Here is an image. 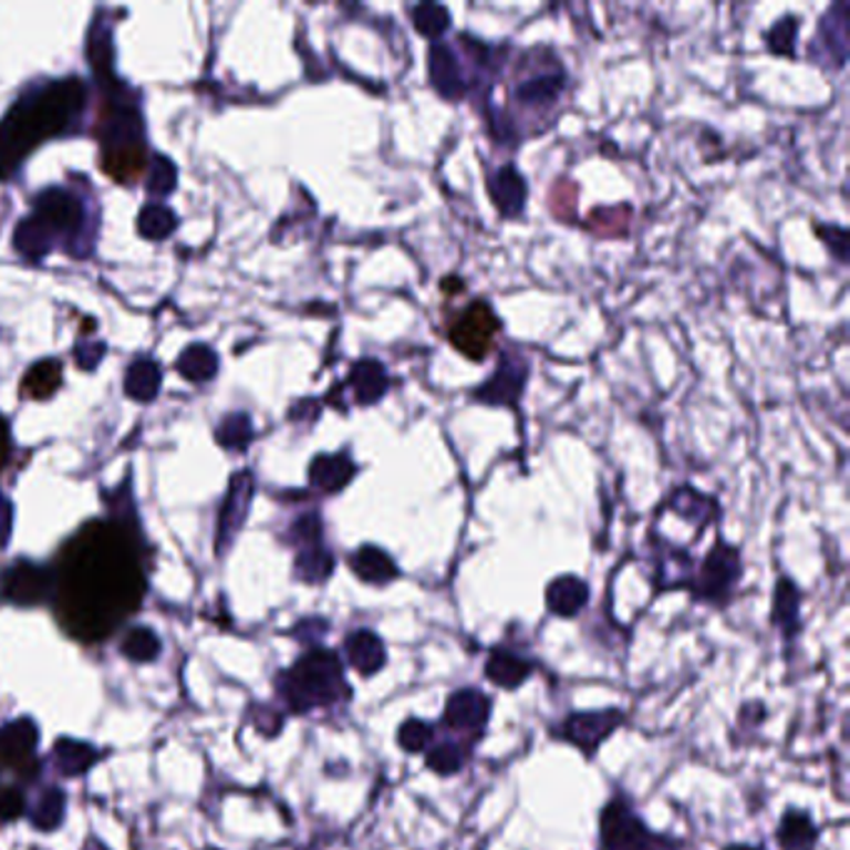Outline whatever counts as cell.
<instances>
[{
	"mask_svg": "<svg viewBox=\"0 0 850 850\" xmlns=\"http://www.w3.org/2000/svg\"><path fill=\"white\" fill-rule=\"evenodd\" d=\"M11 521H13L11 501H8L6 497H0V549L6 547L8 537H11Z\"/></svg>",
	"mask_w": 850,
	"mask_h": 850,
	"instance_id": "cell-47",
	"label": "cell"
},
{
	"mask_svg": "<svg viewBox=\"0 0 850 850\" xmlns=\"http://www.w3.org/2000/svg\"><path fill=\"white\" fill-rule=\"evenodd\" d=\"M818 235L823 237V242L830 252L836 255V262L846 265L848 262V232L843 230V227H818Z\"/></svg>",
	"mask_w": 850,
	"mask_h": 850,
	"instance_id": "cell-44",
	"label": "cell"
},
{
	"mask_svg": "<svg viewBox=\"0 0 850 850\" xmlns=\"http://www.w3.org/2000/svg\"><path fill=\"white\" fill-rule=\"evenodd\" d=\"M280 696L294 714H310L314 708H330L350 698L344 668L338 654L328 649H310L294 661L292 668L277 678Z\"/></svg>",
	"mask_w": 850,
	"mask_h": 850,
	"instance_id": "cell-4",
	"label": "cell"
},
{
	"mask_svg": "<svg viewBox=\"0 0 850 850\" xmlns=\"http://www.w3.org/2000/svg\"><path fill=\"white\" fill-rule=\"evenodd\" d=\"M501 332V322L489 302L474 300L449 320V342L464 357L484 362L491 354Z\"/></svg>",
	"mask_w": 850,
	"mask_h": 850,
	"instance_id": "cell-5",
	"label": "cell"
},
{
	"mask_svg": "<svg viewBox=\"0 0 850 850\" xmlns=\"http://www.w3.org/2000/svg\"><path fill=\"white\" fill-rule=\"evenodd\" d=\"M163 374L151 357H137L125 372V394L135 402H153L160 392Z\"/></svg>",
	"mask_w": 850,
	"mask_h": 850,
	"instance_id": "cell-25",
	"label": "cell"
},
{
	"mask_svg": "<svg viewBox=\"0 0 850 850\" xmlns=\"http://www.w3.org/2000/svg\"><path fill=\"white\" fill-rule=\"evenodd\" d=\"M726 850H764V848H756V846H728Z\"/></svg>",
	"mask_w": 850,
	"mask_h": 850,
	"instance_id": "cell-48",
	"label": "cell"
},
{
	"mask_svg": "<svg viewBox=\"0 0 850 850\" xmlns=\"http://www.w3.org/2000/svg\"><path fill=\"white\" fill-rule=\"evenodd\" d=\"M33 217L45 227V232L53 237H75L83 230L85 210L83 203L77 200L73 193L61 190V187H51L35 197V212Z\"/></svg>",
	"mask_w": 850,
	"mask_h": 850,
	"instance_id": "cell-10",
	"label": "cell"
},
{
	"mask_svg": "<svg viewBox=\"0 0 850 850\" xmlns=\"http://www.w3.org/2000/svg\"><path fill=\"white\" fill-rule=\"evenodd\" d=\"M599 826L604 850H656V836L621 798L609 800L601 810Z\"/></svg>",
	"mask_w": 850,
	"mask_h": 850,
	"instance_id": "cell-8",
	"label": "cell"
},
{
	"mask_svg": "<svg viewBox=\"0 0 850 850\" xmlns=\"http://www.w3.org/2000/svg\"><path fill=\"white\" fill-rule=\"evenodd\" d=\"M292 541H298L302 549L312 547V543H322V521L318 514H308V517L294 521Z\"/></svg>",
	"mask_w": 850,
	"mask_h": 850,
	"instance_id": "cell-42",
	"label": "cell"
},
{
	"mask_svg": "<svg viewBox=\"0 0 850 850\" xmlns=\"http://www.w3.org/2000/svg\"><path fill=\"white\" fill-rule=\"evenodd\" d=\"M543 599H547V609L553 616L571 619L581 614V609L589 604V587L584 579L563 574L551 581Z\"/></svg>",
	"mask_w": 850,
	"mask_h": 850,
	"instance_id": "cell-22",
	"label": "cell"
},
{
	"mask_svg": "<svg viewBox=\"0 0 850 850\" xmlns=\"http://www.w3.org/2000/svg\"><path fill=\"white\" fill-rule=\"evenodd\" d=\"M103 354H105V344H103V342L83 340V342L75 348L77 367H83V370H95V367H97V362L103 360Z\"/></svg>",
	"mask_w": 850,
	"mask_h": 850,
	"instance_id": "cell-45",
	"label": "cell"
},
{
	"mask_svg": "<svg viewBox=\"0 0 850 850\" xmlns=\"http://www.w3.org/2000/svg\"><path fill=\"white\" fill-rule=\"evenodd\" d=\"M348 384L354 402L362 404V407H370V404H377L390 392V374L377 360H360L350 370Z\"/></svg>",
	"mask_w": 850,
	"mask_h": 850,
	"instance_id": "cell-21",
	"label": "cell"
},
{
	"mask_svg": "<svg viewBox=\"0 0 850 850\" xmlns=\"http://www.w3.org/2000/svg\"><path fill=\"white\" fill-rule=\"evenodd\" d=\"M175 367L187 382L205 384L220 370V362H217V354L207 348V344H190V348H185L180 357H177Z\"/></svg>",
	"mask_w": 850,
	"mask_h": 850,
	"instance_id": "cell-29",
	"label": "cell"
},
{
	"mask_svg": "<svg viewBox=\"0 0 850 850\" xmlns=\"http://www.w3.org/2000/svg\"><path fill=\"white\" fill-rule=\"evenodd\" d=\"M121 651L125 659H131L133 664H151L160 656V639L155 636L153 629L147 626H133L125 631L121 641Z\"/></svg>",
	"mask_w": 850,
	"mask_h": 850,
	"instance_id": "cell-32",
	"label": "cell"
},
{
	"mask_svg": "<svg viewBox=\"0 0 850 850\" xmlns=\"http://www.w3.org/2000/svg\"><path fill=\"white\" fill-rule=\"evenodd\" d=\"M533 674L529 659L514 654L509 649H494L487 659V678L504 691L519 688Z\"/></svg>",
	"mask_w": 850,
	"mask_h": 850,
	"instance_id": "cell-23",
	"label": "cell"
},
{
	"mask_svg": "<svg viewBox=\"0 0 850 850\" xmlns=\"http://www.w3.org/2000/svg\"><path fill=\"white\" fill-rule=\"evenodd\" d=\"M111 28L103 23H95L91 31V43H87V55H91L93 71L97 77L113 81V41H111Z\"/></svg>",
	"mask_w": 850,
	"mask_h": 850,
	"instance_id": "cell-37",
	"label": "cell"
},
{
	"mask_svg": "<svg viewBox=\"0 0 850 850\" xmlns=\"http://www.w3.org/2000/svg\"><path fill=\"white\" fill-rule=\"evenodd\" d=\"M65 818V794L61 788H45L43 796L38 798V804L31 813L33 826L38 830H55Z\"/></svg>",
	"mask_w": 850,
	"mask_h": 850,
	"instance_id": "cell-36",
	"label": "cell"
},
{
	"mask_svg": "<svg viewBox=\"0 0 850 850\" xmlns=\"http://www.w3.org/2000/svg\"><path fill=\"white\" fill-rule=\"evenodd\" d=\"M145 185H147V193L155 195V197H165L170 195L175 190L177 185V170L175 165L167 160V157L157 155L153 157V163L147 165V173H145Z\"/></svg>",
	"mask_w": 850,
	"mask_h": 850,
	"instance_id": "cell-41",
	"label": "cell"
},
{
	"mask_svg": "<svg viewBox=\"0 0 850 850\" xmlns=\"http://www.w3.org/2000/svg\"><path fill=\"white\" fill-rule=\"evenodd\" d=\"M796 38H798V18L784 15L766 33V45L770 53L784 55V58H796Z\"/></svg>",
	"mask_w": 850,
	"mask_h": 850,
	"instance_id": "cell-40",
	"label": "cell"
},
{
	"mask_svg": "<svg viewBox=\"0 0 850 850\" xmlns=\"http://www.w3.org/2000/svg\"><path fill=\"white\" fill-rule=\"evenodd\" d=\"M774 624L784 636H796L800 626V591L788 577H780L774 591Z\"/></svg>",
	"mask_w": 850,
	"mask_h": 850,
	"instance_id": "cell-26",
	"label": "cell"
},
{
	"mask_svg": "<svg viewBox=\"0 0 850 850\" xmlns=\"http://www.w3.org/2000/svg\"><path fill=\"white\" fill-rule=\"evenodd\" d=\"M97 758H101V754H97L91 744H83V740L61 738L53 748V760H55L58 770H61L63 776H71V778L87 774Z\"/></svg>",
	"mask_w": 850,
	"mask_h": 850,
	"instance_id": "cell-28",
	"label": "cell"
},
{
	"mask_svg": "<svg viewBox=\"0 0 850 850\" xmlns=\"http://www.w3.org/2000/svg\"><path fill=\"white\" fill-rule=\"evenodd\" d=\"M63 384V362L61 360H41L23 374L21 394L25 400H51Z\"/></svg>",
	"mask_w": 850,
	"mask_h": 850,
	"instance_id": "cell-24",
	"label": "cell"
},
{
	"mask_svg": "<svg viewBox=\"0 0 850 850\" xmlns=\"http://www.w3.org/2000/svg\"><path fill=\"white\" fill-rule=\"evenodd\" d=\"M25 813V796L13 786H0V820H15Z\"/></svg>",
	"mask_w": 850,
	"mask_h": 850,
	"instance_id": "cell-43",
	"label": "cell"
},
{
	"mask_svg": "<svg viewBox=\"0 0 850 850\" xmlns=\"http://www.w3.org/2000/svg\"><path fill=\"white\" fill-rule=\"evenodd\" d=\"M13 452V437H11V424L0 414V471L6 469L8 459H11Z\"/></svg>",
	"mask_w": 850,
	"mask_h": 850,
	"instance_id": "cell-46",
	"label": "cell"
},
{
	"mask_svg": "<svg viewBox=\"0 0 850 850\" xmlns=\"http://www.w3.org/2000/svg\"><path fill=\"white\" fill-rule=\"evenodd\" d=\"M624 714L619 708H604V711H581V714H569L557 726V738L567 740L574 748H579L587 758L597 756L607 738H611L624 724Z\"/></svg>",
	"mask_w": 850,
	"mask_h": 850,
	"instance_id": "cell-9",
	"label": "cell"
},
{
	"mask_svg": "<svg viewBox=\"0 0 850 850\" xmlns=\"http://www.w3.org/2000/svg\"><path fill=\"white\" fill-rule=\"evenodd\" d=\"M344 654H348L350 666L357 671L360 676H374L380 674L387 664V649L380 634H374L372 629H357L344 639Z\"/></svg>",
	"mask_w": 850,
	"mask_h": 850,
	"instance_id": "cell-17",
	"label": "cell"
},
{
	"mask_svg": "<svg viewBox=\"0 0 850 850\" xmlns=\"http://www.w3.org/2000/svg\"><path fill=\"white\" fill-rule=\"evenodd\" d=\"M85 85L77 77L33 87L0 121V180L15 173L28 153L48 137L65 133L85 107Z\"/></svg>",
	"mask_w": 850,
	"mask_h": 850,
	"instance_id": "cell-2",
	"label": "cell"
},
{
	"mask_svg": "<svg viewBox=\"0 0 850 850\" xmlns=\"http://www.w3.org/2000/svg\"><path fill=\"white\" fill-rule=\"evenodd\" d=\"M412 23L417 28L419 35L437 41V38L449 31L452 18L447 8L439 3H419L412 8Z\"/></svg>",
	"mask_w": 850,
	"mask_h": 850,
	"instance_id": "cell-35",
	"label": "cell"
},
{
	"mask_svg": "<svg viewBox=\"0 0 850 850\" xmlns=\"http://www.w3.org/2000/svg\"><path fill=\"white\" fill-rule=\"evenodd\" d=\"M491 716V704L489 698L481 694L477 688H459L447 698V706H444V726L452 730H459V734H471V730H481L487 726V721Z\"/></svg>",
	"mask_w": 850,
	"mask_h": 850,
	"instance_id": "cell-13",
	"label": "cell"
},
{
	"mask_svg": "<svg viewBox=\"0 0 850 850\" xmlns=\"http://www.w3.org/2000/svg\"><path fill=\"white\" fill-rule=\"evenodd\" d=\"M250 499H252V474L250 471L235 474L230 491H227V499L220 511V527H217V553H222L227 547H230L235 533L240 531L247 517V509H250Z\"/></svg>",
	"mask_w": 850,
	"mask_h": 850,
	"instance_id": "cell-15",
	"label": "cell"
},
{
	"mask_svg": "<svg viewBox=\"0 0 850 850\" xmlns=\"http://www.w3.org/2000/svg\"><path fill=\"white\" fill-rule=\"evenodd\" d=\"M464 760H467L464 748L457 744H449V740H444V744L429 748L427 768L437 776H454L464 768Z\"/></svg>",
	"mask_w": 850,
	"mask_h": 850,
	"instance_id": "cell-39",
	"label": "cell"
},
{
	"mask_svg": "<svg viewBox=\"0 0 850 850\" xmlns=\"http://www.w3.org/2000/svg\"><path fill=\"white\" fill-rule=\"evenodd\" d=\"M97 141L103 145L101 167L115 183L135 185L147 173V147L145 125L137 107L127 101L107 97L105 107L97 117Z\"/></svg>",
	"mask_w": 850,
	"mask_h": 850,
	"instance_id": "cell-3",
	"label": "cell"
},
{
	"mask_svg": "<svg viewBox=\"0 0 850 850\" xmlns=\"http://www.w3.org/2000/svg\"><path fill=\"white\" fill-rule=\"evenodd\" d=\"M778 843L784 850H813L818 843V828L808 813L786 810L778 823Z\"/></svg>",
	"mask_w": 850,
	"mask_h": 850,
	"instance_id": "cell-27",
	"label": "cell"
},
{
	"mask_svg": "<svg viewBox=\"0 0 850 850\" xmlns=\"http://www.w3.org/2000/svg\"><path fill=\"white\" fill-rule=\"evenodd\" d=\"M820 41L826 43L836 68H843L848 55V6L840 11V18H836V8L826 13L823 23H820Z\"/></svg>",
	"mask_w": 850,
	"mask_h": 850,
	"instance_id": "cell-33",
	"label": "cell"
},
{
	"mask_svg": "<svg viewBox=\"0 0 850 850\" xmlns=\"http://www.w3.org/2000/svg\"><path fill=\"white\" fill-rule=\"evenodd\" d=\"M53 599V571L41 563L15 559L0 571V601L11 607H41Z\"/></svg>",
	"mask_w": 850,
	"mask_h": 850,
	"instance_id": "cell-6",
	"label": "cell"
},
{
	"mask_svg": "<svg viewBox=\"0 0 850 850\" xmlns=\"http://www.w3.org/2000/svg\"><path fill=\"white\" fill-rule=\"evenodd\" d=\"M177 230V217L170 210V207L163 203H151L145 205L141 215H137V232H141L145 240L157 242L170 237Z\"/></svg>",
	"mask_w": 850,
	"mask_h": 850,
	"instance_id": "cell-31",
	"label": "cell"
},
{
	"mask_svg": "<svg viewBox=\"0 0 850 850\" xmlns=\"http://www.w3.org/2000/svg\"><path fill=\"white\" fill-rule=\"evenodd\" d=\"M51 571L58 619L81 641L107 639L145 599L143 541L123 521H87Z\"/></svg>",
	"mask_w": 850,
	"mask_h": 850,
	"instance_id": "cell-1",
	"label": "cell"
},
{
	"mask_svg": "<svg viewBox=\"0 0 850 850\" xmlns=\"http://www.w3.org/2000/svg\"><path fill=\"white\" fill-rule=\"evenodd\" d=\"M529 364L511 352H504L491 377L471 392V397L491 407H517L524 387H527Z\"/></svg>",
	"mask_w": 850,
	"mask_h": 850,
	"instance_id": "cell-11",
	"label": "cell"
},
{
	"mask_svg": "<svg viewBox=\"0 0 850 850\" xmlns=\"http://www.w3.org/2000/svg\"><path fill=\"white\" fill-rule=\"evenodd\" d=\"M357 474V464L350 459V454H320L310 464V484L324 494H338L352 481Z\"/></svg>",
	"mask_w": 850,
	"mask_h": 850,
	"instance_id": "cell-20",
	"label": "cell"
},
{
	"mask_svg": "<svg viewBox=\"0 0 850 850\" xmlns=\"http://www.w3.org/2000/svg\"><path fill=\"white\" fill-rule=\"evenodd\" d=\"M740 579V553L736 547L718 541L714 549L708 551L698 569V577L694 581V597L706 604L724 607L734 594V589Z\"/></svg>",
	"mask_w": 850,
	"mask_h": 850,
	"instance_id": "cell-7",
	"label": "cell"
},
{
	"mask_svg": "<svg viewBox=\"0 0 850 850\" xmlns=\"http://www.w3.org/2000/svg\"><path fill=\"white\" fill-rule=\"evenodd\" d=\"M38 728L31 718H18L0 728V770H13L23 778L38 776Z\"/></svg>",
	"mask_w": 850,
	"mask_h": 850,
	"instance_id": "cell-12",
	"label": "cell"
},
{
	"mask_svg": "<svg viewBox=\"0 0 850 850\" xmlns=\"http://www.w3.org/2000/svg\"><path fill=\"white\" fill-rule=\"evenodd\" d=\"M527 180L514 165H501L497 173L489 177V195L491 203L504 217H519L527 205Z\"/></svg>",
	"mask_w": 850,
	"mask_h": 850,
	"instance_id": "cell-18",
	"label": "cell"
},
{
	"mask_svg": "<svg viewBox=\"0 0 850 850\" xmlns=\"http://www.w3.org/2000/svg\"><path fill=\"white\" fill-rule=\"evenodd\" d=\"M252 422L247 414L242 412H235V414H227V417L220 422V427H217L215 437L217 442L222 444L225 449L230 452H245L247 447H250L252 442Z\"/></svg>",
	"mask_w": 850,
	"mask_h": 850,
	"instance_id": "cell-34",
	"label": "cell"
},
{
	"mask_svg": "<svg viewBox=\"0 0 850 850\" xmlns=\"http://www.w3.org/2000/svg\"><path fill=\"white\" fill-rule=\"evenodd\" d=\"M563 87H567V75L557 65L553 71L549 68V71H537L524 77L517 91H514V97H517L519 105L531 107V111H547V107L559 101Z\"/></svg>",
	"mask_w": 850,
	"mask_h": 850,
	"instance_id": "cell-16",
	"label": "cell"
},
{
	"mask_svg": "<svg viewBox=\"0 0 850 850\" xmlns=\"http://www.w3.org/2000/svg\"><path fill=\"white\" fill-rule=\"evenodd\" d=\"M434 740V728L422 718H407L402 721L397 730V744L404 754H424L429 750Z\"/></svg>",
	"mask_w": 850,
	"mask_h": 850,
	"instance_id": "cell-38",
	"label": "cell"
},
{
	"mask_svg": "<svg viewBox=\"0 0 850 850\" xmlns=\"http://www.w3.org/2000/svg\"><path fill=\"white\" fill-rule=\"evenodd\" d=\"M350 569L354 577L370 587H387L394 579H400V567L387 551L372 543H364L354 553H350Z\"/></svg>",
	"mask_w": 850,
	"mask_h": 850,
	"instance_id": "cell-19",
	"label": "cell"
},
{
	"mask_svg": "<svg viewBox=\"0 0 850 850\" xmlns=\"http://www.w3.org/2000/svg\"><path fill=\"white\" fill-rule=\"evenodd\" d=\"M332 571L334 557L322 543H312V547L300 549L298 561H294V574H298V579H302L304 584H324V581L332 577Z\"/></svg>",
	"mask_w": 850,
	"mask_h": 850,
	"instance_id": "cell-30",
	"label": "cell"
},
{
	"mask_svg": "<svg viewBox=\"0 0 850 850\" xmlns=\"http://www.w3.org/2000/svg\"><path fill=\"white\" fill-rule=\"evenodd\" d=\"M427 68H429V83L444 101L459 103L464 95L469 93V85L464 81L462 65L457 55L452 53L449 45L432 43L427 53Z\"/></svg>",
	"mask_w": 850,
	"mask_h": 850,
	"instance_id": "cell-14",
	"label": "cell"
}]
</instances>
